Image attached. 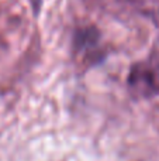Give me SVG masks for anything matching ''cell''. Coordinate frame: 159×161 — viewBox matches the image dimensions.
I'll return each instance as SVG.
<instances>
[{
  "instance_id": "cell-1",
  "label": "cell",
  "mask_w": 159,
  "mask_h": 161,
  "mask_svg": "<svg viewBox=\"0 0 159 161\" xmlns=\"http://www.w3.org/2000/svg\"><path fill=\"white\" fill-rule=\"evenodd\" d=\"M130 88L137 96H152L159 93V64L141 62L130 74Z\"/></svg>"
}]
</instances>
